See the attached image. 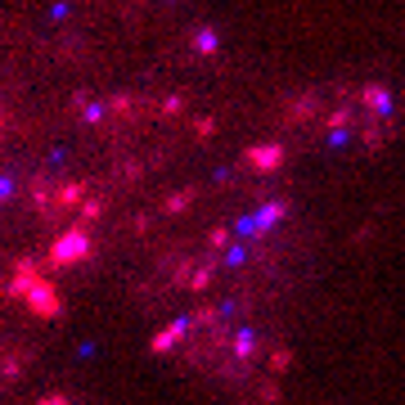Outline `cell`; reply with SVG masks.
<instances>
[{
  "instance_id": "603a6c76",
  "label": "cell",
  "mask_w": 405,
  "mask_h": 405,
  "mask_svg": "<svg viewBox=\"0 0 405 405\" xmlns=\"http://www.w3.org/2000/svg\"><path fill=\"white\" fill-rule=\"evenodd\" d=\"M0 131H5V113H0Z\"/></svg>"
},
{
  "instance_id": "7402d4cb",
  "label": "cell",
  "mask_w": 405,
  "mask_h": 405,
  "mask_svg": "<svg viewBox=\"0 0 405 405\" xmlns=\"http://www.w3.org/2000/svg\"><path fill=\"white\" fill-rule=\"evenodd\" d=\"M41 405H68V401H63V396H50V401H41Z\"/></svg>"
},
{
  "instance_id": "ba28073f",
  "label": "cell",
  "mask_w": 405,
  "mask_h": 405,
  "mask_svg": "<svg viewBox=\"0 0 405 405\" xmlns=\"http://www.w3.org/2000/svg\"><path fill=\"white\" fill-rule=\"evenodd\" d=\"M194 189H176V194H167V198H162V212H167V217H180V212H189V208H194Z\"/></svg>"
},
{
  "instance_id": "2e32d148",
  "label": "cell",
  "mask_w": 405,
  "mask_h": 405,
  "mask_svg": "<svg viewBox=\"0 0 405 405\" xmlns=\"http://www.w3.org/2000/svg\"><path fill=\"white\" fill-rule=\"evenodd\" d=\"M131 108H135L131 95H113V99H108V113H131Z\"/></svg>"
},
{
  "instance_id": "8992f818",
  "label": "cell",
  "mask_w": 405,
  "mask_h": 405,
  "mask_svg": "<svg viewBox=\"0 0 405 405\" xmlns=\"http://www.w3.org/2000/svg\"><path fill=\"white\" fill-rule=\"evenodd\" d=\"M189 329H194V320H171L167 329H162L158 338H153V347H149V351H153V356H162V351H167V347H176V342L185 338Z\"/></svg>"
},
{
  "instance_id": "4fadbf2b",
  "label": "cell",
  "mask_w": 405,
  "mask_h": 405,
  "mask_svg": "<svg viewBox=\"0 0 405 405\" xmlns=\"http://www.w3.org/2000/svg\"><path fill=\"white\" fill-rule=\"evenodd\" d=\"M180 113H185V95H167L158 104V117H180Z\"/></svg>"
},
{
  "instance_id": "30bf717a",
  "label": "cell",
  "mask_w": 405,
  "mask_h": 405,
  "mask_svg": "<svg viewBox=\"0 0 405 405\" xmlns=\"http://www.w3.org/2000/svg\"><path fill=\"white\" fill-rule=\"evenodd\" d=\"M212 275H217V266H194V270H189V279H185V288L189 293H203V288H208V284H212Z\"/></svg>"
},
{
  "instance_id": "e0dca14e",
  "label": "cell",
  "mask_w": 405,
  "mask_h": 405,
  "mask_svg": "<svg viewBox=\"0 0 405 405\" xmlns=\"http://www.w3.org/2000/svg\"><path fill=\"white\" fill-rule=\"evenodd\" d=\"M212 131H217V117H198V122H194V135H198V140H212Z\"/></svg>"
},
{
  "instance_id": "6da1fadb",
  "label": "cell",
  "mask_w": 405,
  "mask_h": 405,
  "mask_svg": "<svg viewBox=\"0 0 405 405\" xmlns=\"http://www.w3.org/2000/svg\"><path fill=\"white\" fill-rule=\"evenodd\" d=\"M86 257H90V230H86V226H68L63 235L50 244V253H46V270H68V266L86 261Z\"/></svg>"
},
{
  "instance_id": "277c9868",
  "label": "cell",
  "mask_w": 405,
  "mask_h": 405,
  "mask_svg": "<svg viewBox=\"0 0 405 405\" xmlns=\"http://www.w3.org/2000/svg\"><path fill=\"white\" fill-rule=\"evenodd\" d=\"M288 212H293V208H288V198H270L261 212H253V217L244 221V235H266V230H275L284 217H288Z\"/></svg>"
},
{
  "instance_id": "d6986e66",
  "label": "cell",
  "mask_w": 405,
  "mask_h": 405,
  "mask_svg": "<svg viewBox=\"0 0 405 405\" xmlns=\"http://www.w3.org/2000/svg\"><path fill=\"white\" fill-rule=\"evenodd\" d=\"M365 104H374V108H387V95H383V90H374V86H369V90H365Z\"/></svg>"
},
{
  "instance_id": "7a4b0ae2",
  "label": "cell",
  "mask_w": 405,
  "mask_h": 405,
  "mask_svg": "<svg viewBox=\"0 0 405 405\" xmlns=\"http://www.w3.org/2000/svg\"><path fill=\"white\" fill-rule=\"evenodd\" d=\"M41 284H46V270H41V261H32V257H19V261H14V270H10V279L0 284V288H5V297H10V302H28L32 288H41Z\"/></svg>"
},
{
  "instance_id": "9c48e42d",
  "label": "cell",
  "mask_w": 405,
  "mask_h": 405,
  "mask_svg": "<svg viewBox=\"0 0 405 405\" xmlns=\"http://www.w3.org/2000/svg\"><path fill=\"white\" fill-rule=\"evenodd\" d=\"M99 217H104V198H86L81 208H77V226H86V230H90Z\"/></svg>"
},
{
  "instance_id": "5b68a950",
  "label": "cell",
  "mask_w": 405,
  "mask_h": 405,
  "mask_svg": "<svg viewBox=\"0 0 405 405\" xmlns=\"http://www.w3.org/2000/svg\"><path fill=\"white\" fill-rule=\"evenodd\" d=\"M244 158H248V167H253V171L270 176V171L284 167V158H288V153H284V144H248Z\"/></svg>"
},
{
  "instance_id": "8fae6325",
  "label": "cell",
  "mask_w": 405,
  "mask_h": 405,
  "mask_svg": "<svg viewBox=\"0 0 405 405\" xmlns=\"http://www.w3.org/2000/svg\"><path fill=\"white\" fill-rule=\"evenodd\" d=\"M194 50H198V55H217V50H221V37H217L212 28L194 32Z\"/></svg>"
},
{
  "instance_id": "7c38bea8",
  "label": "cell",
  "mask_w": 405,
  "mask_h": 405,
  "mask_svg": "<svg viewBox=\"0 0 405 405\" xmlns=\"http://www.w3.org/2000/svg\"><path fill=\"white\" fill-rule=\"evenodd\" d=\"M208 248H212V253H221V248L230 253V248H235V235H230V226H217V230H208Z\"/></svg>"
},
{
  "instance_id": "3957f363",
  "label": "cell",
  "mask_w": 405,
  "mask_h": 405,
  "mask_svg": "<svg viewBox=\"0 0 405 405\" xmlns=\"http://www.w3.org/2000/svg\"><path fill=\"white\" fill-rule=\"evenodd\" d=\"M28 311L37 315V320H59L63 315V297H59V288L55 284H41V288H32V297H28Z\"/></svg>"
},
{
  "instance_id": "9a60e30c",
  "label": "cell",
  "mask_w": 405,
  "mask_h": 405,
  "mask_svg": "<svg viewBox=\"0 0 405 405\" xmlns=\"http://www.w3.org/2000/svg\"><path fill=\"white\" fill-rule=\"evenodd\" d=\"M221 320V306H198L194 311V324H217Z\"/></svg>"
},
{
  "instance_id": "ffe728a7",
  "label": "cell",
  "mask_w": 405,
  "mask_h": 405,
  "mask_svg": "<svg viewBox=\"0 0 405 405\" xmlns=\"http://www.w3.org/2000/svg\"><path fill=\"white\" fill-rule=\"evenodd\" d=\"M270 369H288V351H275V356H270Z\"/></svg>"
},
{
  "instance_id": "52a82bcc",
  "label": "cell",
  "mask_w": 405,
  "mask_h": 405,
  "mask_svg": "<svg viewBox=\"0 0 405 405\" xmlns=\"http://www.w3.org/2000/svg\"><path fill=\"white\" fill-rule=\"evenodd\" d=\"M86 198H90V185H86V180H68V185L55 189V203H59V208H81Z\"/></svg>"
},
{
  "instance_id": "44dd1931",
  "label": "cell",
  "mask_w": 405,
  "mask_h": 405,
  "mask_svg": "<svg viewBox=\"0 0 405 405\" xmlns=\"http://www.w3.org/2000/svg\"><path fill=\"white\" fill-rule=\"evenodd\" d=\"M14 194V185H10V180H0V198H10Z\"/></svg>"
},
{
  "instance_id": "ac0fdd59",
  "label": "cell",
  "mask_w": 405,
  "mask_h": 405,
  "mask_svg": "<svg viewBox=\"0 0 405 405\" xmlns=\"http://www.w3.org/2000/svg\"><path fill=\"white\" fill-rule=\"evenodd\" d=\"M104 113H108V104H86L81 108V122H104Z\"/></svg>"
},
{
  "instance_id": "5bb4252c",
  "label": "cell",
  "mask_w": 405,
  "mask_h": 405,
  "mask_svg": "<svg viewBox=\"0 0 405 405\" xmlns=\"http://www.w3.org/2000/svg\"><path fill=\"white\" fill-rule=\"evenodd\" d=\"M253 347H257V338H253V329H244L235 338V356H253Z\"/></svg>"
}]
</instances>
